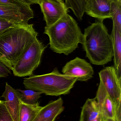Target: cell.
Masks as SVG:
<instances>
[{
	"instance_id": "obj_27",
	"label": "cell",
	"mask_w": 121,
	"mask_h": 121,
	"mask_svg": "<svg viewBox=\"0 0 121 121\" xmlns=\"http://www.w3.org/2000/svg\"><path fill=\"white\" fill-rule=\"evenodd\" d=\"M1 100H0V104L1 102Z\"/></svg>"
},
{
	"instance_id": "obj_24",
	"label": "cell",
	"mask_w": 121,
	"mask_h": 121,
	"mask_svg": "<svg viewBox=\"0 0 121 121\" xmlns=\"http://www.w3.org/2000/svg\"><path fill=\"white\" fill-rule=\"evenodd\" d=\"M27 4L30 5L31 4H39L40 0H23Z\"/></svg>"
},
{
	"instance_id": "obj_4",
	"label": "cell",
	"mask_w": 121,
	"mask_h": 121,
	"mask_svg": "<svg viewBox=\"0 0 121 121\" xmlns=\"http://www.w3.org/2000/svg\"><path fill=\"white\" fill-rule=\"evenodd\" d=\"M77 80L75 77L61 74L55 68L48 74L24 78L23 84L27 89L58 96L69 94Z\"/></svg>"
},
{
	"instance_id": "obj_28",
	"label": "cell",
	"mask_w": 121,
	"mask_h": 121,
	"mask_svg": "<svg viewBox=\"0 0 121 121\" xmlns=\"http://www.w3.org/2000/svg\"><path fill=\"white\" fill-rule=\"evenodd\" d=\"M118 0L119 1H121V0Z\"/></svg>"
},
{
	"instance_id": "obj_1",
	"label": "cell",
	"mask_w": 121,
	"mask_h": 121,
	"mask_svg": "<svg viewBox=\"0 0 121 121\" xmlns=\"http://www.w3.org/2000/svg\"><path fill=\"white\" fill-rule=\"evenodd\" d=\"M33 24L15 25L0 34V61L10 70L37 39Z\"/></svg>"
},
{
	"instance_id": "obj_22",
	"label": "cell",
	"mask_w": 121,
	"mask_h": 121,
	"mask_svg": "<svg viewBox=\"0 0 121 121\" xmlns=\"http://www.w3.org/2000/svg\"><path fill=\"white\" fill-rule=\"evenodd\" d=\"M16 25V24L0 18V34Z\"/></svg>"
},
{
	"instance_id": "obj_10",
	"label": "cell",
	"mask_w": 121,
	"mask_h": 121,
	"mask_svg": "<svg viewBox=\"0 0 121 121\" xmlns=\"http://www.w3.org/2000/svg\"><path fill=\"white\" fill-rule=\"evenodd\" d=\"M1 97L5 99L4 104L13 121H19L21 103V94L6 82L5 90Z\"/></svg>"
},
{
	"instance_id": "obj_20",
	"label": "cell",
	"mask_w": 121,
	"mask_h": 121,
	"mask_svg": "<svg viewBox=\"0 0 121 121\" xmlns=\"http://www.w3.org/2000/svg\"><path fill=\"white\" fill-rule=\"evenodd\" d=\"M0 3L15 5L27 10H32L30 5L27 4L23 0H0Z\"/></svg>"
},
{
	"instance_id": "obj_21",
	"label": "cell",
	"mask_w": 121,
	"mask_h": 121,
	"mask_svg": "<svg viewBox=\"0 0 121 121\" xmlns=\"http://www.w3.org/2000/svg\"><path fill=\"white\" fill-rule=\"evenodd\" d=\"M0 121H13L4 104L1 101L0 104Z\"/></svg>"
},
{
	"instance_id": "obj_25",
	"label": "cell",
	"mask_w": 121,
	"mask_h": 121,
	"mask_svg": "<svg viewBox=\"0 0 121 121\" xmlns=\"http://www.w3.org/2000/svg\"><path fill=\"white\" fill-rule=\"evenodd\" d=\"M104 121H116L114 119L112 118H109L107 119H105Z\"/></svg>"
},
{
	"instance_id": "obj_9",
	"label": "cell",
	"mask_w": 121,
	"mask_h": 121,
	"mask_svg": "<svg viewBox=\"0 0 121 121\" xmlns=\"http://www.w3.org/2000/svg\"><path fill=\"white\" fill-rule=\"evenodd\" d=\"M34 17L32 10L0 3V18L15 24L28 22Z\"/></svg>"
},
{
	"instance_id": "obj_12",
	"label": "cell",
	"mask_w": 121,
	"mask_h": 121,
	"mask_svg": "<svg viewBox=\"0 0 121 121\" xmlns=\"http://www.w3.org/2000/svg\"><path fill=\"white\" fill-rule=\"evenodd\" d=\"M64 109L63 100L60 97L42 107L33 121H54Z\"/></svg>"
},
{
	"instance_id": "obj_23",
	"label": "cell",
	"mask_w": 121,
	"mask_h": 121,
	"mask_svg": "<svg viewBox=\"0 0 121 121\" xmlns=\"http://www.w3.org/2000/svg\"><path fill=\"white\" fill-rule=\"evenodd\" d=\"M11 74L10 69L0 61V78L7 77Z\"/></svg>"
},
{
	"instance_id": "obj_15",
	"label": "cell",
	"mask_w": 121,
	"mask_h": 121,
	"mask_svg": "<svg viewBox=\"0 0 121 121\" xmlns=\"http://www.w3.org/2000/svg\"><path fill=\"white\" fill-rule=\"evenodd\" d=\"M113 47L114 67L119 78H121V32L113 25L111 35Z\"/></svg>"
},
{
	"instance_id": "obj_19",
	"label": "cell",
	"mask_w": 121,
	"mask_h": 121,
	"mask_svg": "<svg viewBox=\"0 0 121 121\" xmlns=\"http://www.w3.org/2000/svg\"><path fill=\"white\" fill-rule=\"evenodd\" d=\"M17 90L20 93L21 101L27 104H33L37 103L38 99L40 97V95L42 94L40 92L36 91L30 89Z\"/></svg>"
},
{
	"instance_id": "obj_26",
	"label": "cell",
	"mask_w": 121,
	"mask_h": 121,
	"mask_svg": "<svg viewBox=\"0 0 121 121\" xmlns=\"http://www.w3.org/2000/svg\"><path fill=\"white\" fill-rule=\"evenodd\" d=\"M58 0L59 1L62 2H64V0Z\"/></svg>"
},
{
	"instance_id": "obj_8",
	"label": "cell",
	"mask_w": 121,
	"mask_h": 121,
	"mask_svg": "<svg viewBox=\"0 0 121 121\" xmlns=\"http://www.w3.org/2000/svg\"><path fill=\"white\" fill-rule=\"evenodd\" d=\"M39 4L47 27L54 24L69 12L64 2L58 0H40Z\"/></svg>"
},
{
	"instance_id": "obj_17",
	"label": "cell",
	"mask_w": 121,
	"mask_h": 121,
	"mask_svg": "<svg viewBox=\"0 0 121 121\" xmlns=\"http://www.w3.org/2000/svg\"><path fill=\"white\" fill-rule=\"evenodd\" d=\"M87 0H65L67 10L71 9L79 20H81L85 13Z\"/></svg>"
},
{
	"instance_id": "obj_5",
	"label": "cell",
	"mask_w": 121,
	"mask_h": 121,
	"mask_svg": "<svg viewBox=\"0 0 121 121\" xmlns=\"http://www.w3.org/2000/svg\"><path fill=\"white\" fill-rule=\"evenodd\" d=\"M45 48L37 38L13 66V75L21 77L33 75V72L40 65Z\"/></svg>"
},
{
	"instance_id": "obj_3",
	"label": "cell",
	"mask_w": 121,
	"mask_h": 121,
	"mask_svg": "<svg viewBox=\"0 0 121 121\" xmlns=\"http://www.w3.org/2000/svg\"><path fill=\"white\" fill-rule=\"evenodd\" d=\"M103 21L96 19L85 29L82 44L86 57L92 64L97 65L107 64L113 56L111 36Z\"/></svg>"
},
{
	"instance_id": "obj_16",
	"label": "cell",
	"mask_w": 121,
	"mask_h": 121,
	"mask_svg": "<svg viewBox=\"0 0 121 121\" xmlns=\"http://www.w3.org/2000/svg\"><path fill=\"white\" fill-rule=\"evenodd\" d=\"M42 107L38 102L33 104H29L21 101L19 121H33Z\"/></svg>"
},
{
	"instance_id": "obj_14",
	"label": "cell",
	"mask_w": 121,
	"mask_h": 121,
	"mask_svg": "<svg viewBox=\"0 0 121 121\" xmlns=\"http://www.w3.org/2000/svg\"><path fill=\"white\" fill-rule=\"evenodd\" d=\"M80 121H104L95 98L87 99L82 109Z\"/></svg>"
},
{
	"instance_id": "obj_18",
	"label": "cell",
	"mask_w": 121,
	"mask_h": 121,
	"mask_svg": "<svg viewBox=\"0 0 121 121\" xmlns=\"http://www.w3.org/2000/svg\"><path fill=\"white\" fill-rule=\"evenodd\" d=\"M111 14L113 25L121 32V1L113 0L111 7Z\"/></svg>"
},
{
	"instance_id": "obj_13",
	"label": "cell",
	"mask_w": 121,
	"mask_h": 121,
	"mask_svg": "<svg viewBox=\"0 0 121 121\" xmlns=\"http://www.w3.org/2000/svg\"><path fill=\"white\" fill-rule=\"evenodd\" d=\"M104 121L111 118L115 119L113 103L101 82L99 83L95 97Z\"/></svg>"
},
{
	"instance_id": "obj_6",
	"label": "cell",
	"mask_w": 121,
	"mask_h": 121,
	"mask_svg": "<svg viewBox=\"0 0 121 121\" xmlns=\"http://www.w3.org/2000/svg\"><path fill=\"white\" fill-rule=\"evenodd\" d=\"M100 82L114 106L116 121H121V84L113 66L106 67L99 73Z\"/></svg>"
},
{
	"instance_id": "obj_11",
	"label": "cell",
	"mask_w": 121,
	"mask_h": 121,
	"mask_svg": "<svg viewBox=\"0 0 121 121\" xmlns=\"http://www.w3.org/2000/svg\"><path fill=\"white\" fill-rule=\"evenodd\" d=\"M113 0H87L85 13L96 19L111 18V7Z\"/></svg>"
},
{
	"instance_id": "obj_2",
	"label": "cell",
	"mask_w": 121,
	"mask_h": 121,
	"mask_svg": "<svg viewBox=\"0 0 121 121\" xmlns=\"http://www.w3.org/2000/svg\"><path fill=\"white\" fill-rule=\"evenodd\" d=\"M44 34L49 37L50 48L53 52L66 55L83 41V34L77 22L68 13L50 26H45Z\"/></svg>"
},
{
	"instance_id": "obj_7",
	"label": "cell",
	"mask_w": 121,
	"mask_h": 121,
	"mask_svg": "<svg viewBox=\"0 0 121 121\" xmlns=\"http://www.w3.org/2000/svg\"><path fill=\"white\" fill-rule=\"evenodd\" d=\"M64 74L75 77L77 81L86 82L93 77L94 70L90 63L85 60L76 57L67 62L63 68Z\"/></svg>"
}]
</instances>
